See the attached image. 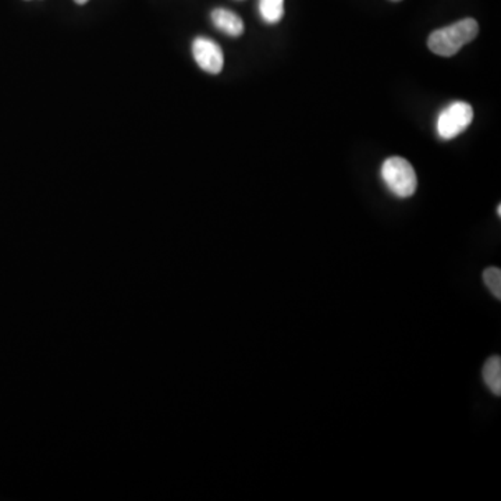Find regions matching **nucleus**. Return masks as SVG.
Instances as JSON below:
<instances>
[{
  "label": "nucleus",
  "instance_id": "obj_3",
  "mask_svg": "<svg viewBox=\"0 0 501 501\" xmlns=\"http://www.w3.org/2000/svg\"><path fill=\"white\" fill-rule=\"evenodd\" d=\"M474 121V109L467 102H452L437 116L436 131L442 139H454Z\"/></svg>",
  "mask_w": 501,
  "mask_h": 501
},
{
  "label": "nucleus",
  "instance_id": "obj_10",
  "mask_svg": "<svg viewBox=\"0 0 501 501\" xmlns=\"http://www.w3.org/2000/svg\"><path fill=\"white\" fill-rule=\"evenodd\" d=\"M497 215H498V218H500V216H501V205L497 206Z\"/></svg>",
  "mask_w": 501,
  "mask_h": 501
},
{
  "label": "nucleus",
  "instance_id": "obj_9",
  "mask_svg": "<svg viewBox=\"0 0 501 501\" xmlns=\"http://www.w3.org/2000/svg\"><path fill=\"white\" fill-rule=\"evenodd\" d=\"M77 4H85L88 0H75Z\"/></svg>",
  "mask_w": 501,
  "mask_h": 501
},
{
  "label": "nucleus",
  "instance_id": "obj_1",
  "mask_svg": "<svg viewBox=\"0 0 501 501\" xmlns=\"http://www.w3.org/2000/svg\"><path fill=\"white\" fill-rule=\"evenodd\" d=\"M479 25L477 20L464 19L447 27L440 28L427 38V47L436 55L452 58L467 43L478 37Z\"/></svg>",
  "mask_w": 501,
  "mask_h": 501
},
{
  "label": "nucleus",
  "instance_id": "obj_8",
  "mask_svg": "<svg viewBox=\"0 0 501 501\" xmlns=\"http://www.w3.org/2000/svg\"><path fill=\"white\" fill-rule=\"evenodd\" d=\"M483 282H485L486 286L488 289L492 291L493 296L496 297L497 300H501V271L498 268H492L486 269L483 272Z\"/></svg>",
  "mask_w": 501,
  "mask_h": 501
},
{
  "label": "nucleus",
  "instance_id": "obj_2",
  "mask_svg": "<svg viewBox=\"0 0 501 501\" xmlns=\"http://www.w3.org/2000/svg\"><path fill=\"white\" fill-rule=\"evenodd\" d=\"M380 173L391 194L398 198H409L416 194L418 179L408 160L400 157H389L381 165Z\"/></svg>",
  "mask_w": 501,
  "mask_h": 501
},
{
  "label": "nucleus",
  "instance_id": "obj_5",
  "mask_svg": "<svg viewBox=\"0 0 501 501\" xmlns=\"http://www.w3.org/2000/svg\"><path fill=\"white\" fill-rule=\"evenodd\" d=\"M213 25L219 31L230 37H240L244 32V22L240 16L228 9H215L210 14Z\"/></svg>",
  "mask_w": 501,
  "mask_h": 501
},
{
  "label": "nucleus",
  "instance_id": "obj_6",
  "mask_svg": "<svg viewBox=\"0 0 501 501\" xmlns=\"http://www.w3.org/2000/svg\"><path fill=\"white\" fill-rule=\"evenodd\" d=\"M483 380L485 385L489 388L496 396L501 394V358L498 355L488 360V362L483 366L482 371Z\"/></svg>",
  "mask_w": 501,
  "mask_h": 501
},
{
  "label": "nucleus",
  "instance_id": "obj_11",
  "mask_svg": "<svg viewBox=\"0 0 501 501\" xmlns=\"http://www.w3.org/2000/svg\"><path fill=\"white\" fill-rule=\"evenodd\" d=\"M391 2H401V0H391Z\"/></svg>",
  "mask_w": 501,
  "mask_h": 501
},
{
  "label": "nucleus",
  "instance_id": "obj_4",
  "mask_svg": "<svg viewBox=\"0 0 501 501\" xmlns=\"http://www.w3.org/2000/svg\"><path fill=\"white\" fill-rule=\"evenodd\" d=\"M192 55L195 62L206 73L219 75L225 66L222 48L210 38L200 37L192 42Z\"/></svg>",
  "mask_w": 501,
  "mask_h": 501
},
{
  "label": "nucleus",
  "instance_id": "obj_7",
  "mask_svg": "<svg viewBox=\"0 0 501 501\" xmlns=\"http://www.w3.org/2000/svg\"><path fill=\"white\" fill-rule=\"evenodd\" d=\"M259 14L266 24H277L284 16V0H259Z\"/></svg>",
  "mask_w": 501,
  "mask_h": 501
}]
</instances>
